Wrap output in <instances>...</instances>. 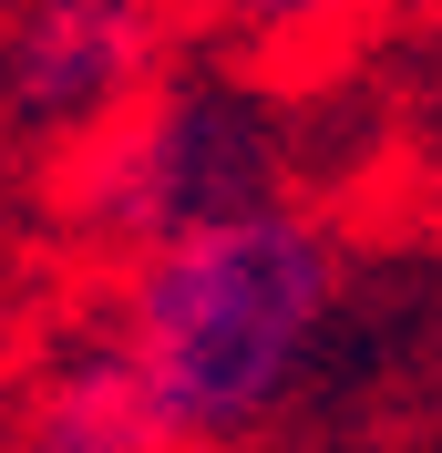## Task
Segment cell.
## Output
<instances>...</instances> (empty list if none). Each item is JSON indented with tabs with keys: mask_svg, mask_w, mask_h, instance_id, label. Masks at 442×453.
<instances>
[{
	"mask_svg": "<svg viewBox=\"0 0 442 453\" xmlns=\"http://www.w3.org/2000/svg\"><path fill=\"white\" fill-rule=\"evenodd\" d=\"M165 0H21L0 31V104L31 134H103L165 83Z\"/></svg>",
	"mask_w": 442,
	"mask_h": 453,
	"instance_id": "3957f363",
	"label": "cell"
},
{
	"mask_svg": "<svg viewBox=\"0 0 442 453\" xmlns=\"http://www.w3.org/2000/svg\"><path fill=\"white\" fill-rule=\"evenodd\" d=\"M268 196H278V124L226 73L155 83L134 113L83 134V165H72V217L134 257L237 217V206H268Z\"/></svg>",
	"mask_w": 442,
	"mask_h": 453,
	"instance_id": "7a4b0ae2",
	"label": "cell"
},
{
	"mask_svg": "<svg viewBox=\"0 0 442 453\" xmlns=\"http://www.w3.org/2000/svg\"><path fill=\"white\" fill-rule=\"evenodd\" d=\"M339 310V248L309 206L268 196L237 217L165 237L124 268L113 340L144 371V392L165 402L186 453L248 443L278 402L299 392L309 350Z\"/></svg>",
	"mask_w": 442,
	"mask_h": 453,
	"instance_id": "6da1fadb",
	"label": "cell"
},
{
	"mask_svg": "<svg viewBox=\"0 0 442 453\" xmlns=\"http://www.w3.org/2000/svg\"><path fill=\"white\" fill-rule=\"evenodd\" d=\"M21 453H186V443H175L165 402L144 392V371L124 361V340H93L52 361L42 392L21 402Z\"/></svg>",
	"mask_w": 442,
	"mask_h": 453,
	"instance_id": "277c9868",
	"label": "cell"
},
{
	"mask_svg": "<svg viewBox=\"0 0 442 453\" xmlns=\"http://www.w3.org/2000/svg\"><path fill=\"white\" fill-rule=\"evenodd\" d=\"M175 11L206 21L226 52H248V62H299V52H330L370 0H175Z\"/></svg>",
	"mask_w": 442,
	"mask_h": 453,
	"instance_id": "5b68a950",
	"label": "cell"
}]
</instances>
